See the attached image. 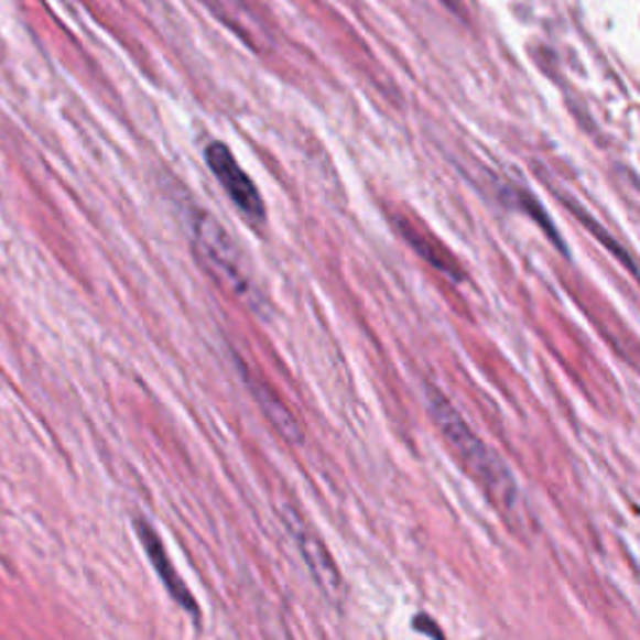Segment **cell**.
I'll use <instances>...</instances> for the list:
<instances>
[{"mask_svg": "<svg viewBox=\"0 0 640 640\" xmlns=\"http://www.w3.org/2000/svg\"><path fill=\"white\" fill-rule=\"evenodd\" d=\"M429 413L438 425L445 445H448L453 456L458 458L463 470L476 480L478 488L493 500V506L503 513L508 521H521L523 518V498L513 473L496 451L470 431V425L463 421V415L448 403V398L429 388Z\"/></svg>", "mask_w": 640, "mask_h": 640, "instance_id": "6da1fadb", "label": "cell"}, {"mask_svg": "<svg viewBox=\"0 0 640 640\" xmlns=\"http://www.w3.org/2000/svg\"><path fill=\"white\" fill-rule=\"evenodd\" d=\"M193 246H196V253L200 263L206 265V271L226 291L246 303H261V293H258L253 275H250L246 258L238 250L236 240L208 213H198L196 220H193Z\"/></svg>", "mask_w": 640, "mask_h": 640, "instance_id": "7a4b0ae2", "label": "cell"}, {"mask_svg": "<svg viewBox=\"0 0 640 640\" xmlns=\"http://www.w3.org/2000/svg\"><path fill=\"white\" fill-rule=\"evenodd\" d=\"M206 163L216 175L223 191L228 193V198L234 200V206L243 213L248 220L261 223L265 218V206L261 198V191L256 188V183L250 181V175L240 169L236 155L230 153L228 145L210 143L206 148Z\"/></svg>", "mask_w": 640, "mask_h": 640, "instance_id": "3957f363", "label": "cell"}, {"mask_svg": "<svg viewBox=\"0 0 640 640\" xmlns=\"http://www.w3.org/2000/svg\"><path fill=\"white\" fill-rule=\"evenodd\" d=\"M285 525L288 531H291L295 545H299L305 565H308L315 586L321 588V593L328 600L340 603L346 588H343L338 565L333 563V555L328 553L326 545H323L321 538L303 523V518L295 513V510H285Z\"/></svg>", "mask_w": 640, "mask_h": 640, "instance_id": "277c9868", "label": "cell"}, {"mask_svg": "<svg viewBox=\"0 0 640 640\" xmlns=\"http://www.w3.org/2000/svg\"><path fill=\"white\" fill-rule=\"evenodd\" d=\"M135 531H138V538H141V543H143V549L148 553V558H151V563H153L155 573L161 575V581L165 583V588H169V593L175 598V603H181V606L188 608L191 614H198L196 600H193L191 590L185 588V583L178 578V573H175V568L171 565L169 553H165L163 543L158 541V535L143 521L135 523Z\"/></svg>", "mask_w": 640, "mask_h": 640, "instance_id": "5b68a950", "label": "cell"}, {"mask_svg": "<svg viewBox=\"0 0 640 640\" xmlns=\"http://www.w3.org/2000/svg\"><path fill=\"white\" fill-rule=\"evenodd\" d=\"M248 386H250V391H253L258 405H261L263 413L268 415V421L275 425V431L281 433L283 438H288V441L301 443L303 441V429H301L299 419H295V415L291 413V408H288L281 401V398H278L271 391V388H268L265 383H261V380H248Z\"/></svg>", "mask_w": 640, "mask_h": 640, "instance_id": "8992f818", "label": "cell"}, {"mask_svg": "<svg viewBox=\"0 0 640 640\" xmlns=\"http://www.w3.org/2000/svg\"><path fill=\"white\" fill-rule=\"evenodd\" d=\"M213 13H216L223 23H228L236 33L243 35L246 41H253L256 33V18L250 15L243 0H203Z\"/></svg>", "mask_w": 640, "mask_h": 640, "instance_id": "52a82bcc", "label": "cell"}]
</instances>
